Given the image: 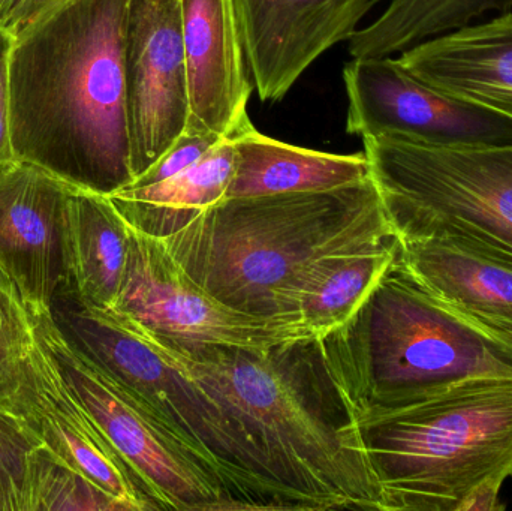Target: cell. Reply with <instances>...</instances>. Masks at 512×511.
<instances>
[{"mask_svg":"<svg viewBox=\"0 0 512 511\" xmlns=\"http://www.w3.org/2000/svg\"><path fill=\"white\" fill-rule=\"evenodd\" d=\"M511 479H512V477H511Z\"/></svg>","mask_w":512,"mask_h":511,"instance_id":"obj_30","label":"cell"},{"mask_svg":"<svg viewBox=\"0 0 512 511\" xmlns=\"http://www.w3.org/2000/svg\"><path fill=\"white\" fill-rule=\"evenodd\" d=\"M397 59L424 83L512 120V12L426 39Z\"/></svg>","mask_w":512,"mask_h":511,"instance_id":"obj_16","label":"cell"},{"mask_svg":"<svg viewBox=\"0 0 512 511\" xmlns=\"http://www.w3.org/2000/svg\"><path fill=\"white\" fill-rule=\"evenodd\" d=\"M399 239L331 252L300 282L295 309L319 336L343 326L393 266Z\"/></svg>","mask_w":512,"mask_h":511,"instance_id":"obj_21","label":"cell"},{"mask_svg":"<svg viewBox=\"0 0 512 511\" xmlns=\"http://www.w3.org/2000/svg\"><path fill=\"white\" fill-rule=\"evenodd\" d=\"M189 134L231 137L251 123L252 84L233 0H180Z\"/></svg>","mask_w":512,"mask_h":511,"instance_id":"obj_14","label":"cell"},{"mask_svg":"<svg viewBox=\"0 0 512 511\" xmlns=\"http://www.w3.org/2000/svg\"><path fill=\"white\" fill-rule=\"evenodd\" d=\"M222 138L209 134L185 132L149 170L137 177L128 186H149L171 179L191 168L203 159Z\"/></svg>","mask_w":512,"mask_h":511,"instance_id":"obj_26","label":"cell"},{"mask_svg":"<svg viewBox=\"0 0 512 511\" xmlns=\"http://www.w3.org/2000/svg\"><path fill=\"white\" fill-rule=\"evenodd\" d=\"M60 294L65 308L53 314L68 341L219 462L242 510H301L252 435L204 387L165 362L116 315Z\"/></svg>","mask_w":512,"mask_h":511,"instance_id":"obj_7","label":"cell"},{"mask_svg":"<svg viewBox=\"0 0 512 511\" xmlns=\"http://www.w3.org/2000/svg\"><path fill=\"white\" fill-rule=\"evenodd\" d=\"M355 419L385 511L501 510L512 477V380H475Z\"/></svg>","mask_w":512,"mask_h":511,"instance_id":"obj_4","label":"cell"},{"mask_svg":"<svg viewBox=\"0 0 512 511\" xmlns=\"http://www.w3.org/2000/svg\"><path fill=\"white\" fill-rule=\"evenodd\" d=\"M363 144L399 242L456 239L512 258V144L433 146L394 135Z\"/></svg>","mask_w":512,"mask_h":511,"instance_id":"obj_6","label":"cell"},{"mask_svg":"<svg viewBox=\"0 0 512 511\" xmlns=\"http://www.w3.org/2000/svg\"><path fill=\"white\" fill-rule=\"evenodd\" d=\"M256 92L279 102L325 51L349 41L379 0H233Z\"/></svg>","mask_w":512,"mask_h":511,"instance_id":"obj_12","label":"cell"},{"mask_svg":"<svg viewBox=\"0 0 512 511\" xmlns=\"http://www.w3.org/2000/svg\"><path fill=\"white\" fill-rule=\"evenodd\" d=\"M125 66L132 164L137 179L185 134L188 126V71L180 0H129Z\"/></svg>","mask_w":512,"mask_h":511,"instance_id":"obj_11","label":"cell"},{"mask_svg":"<svg viewBox=\"0 0 512 511\" xmlns=\"http://www.w3.org/2000/svg\"><path fill=\"white\" fill-rule=\"evenodd\" d=\"M36 333L87 413L146 486L159 510H242L225 468L68 341L53 312Z\"/></svg>","mask_w":512,"mask_h":511,"instance_id":"obj_8","label":"cell"},{"mask_svg":"<svg viewBox=\"0 0 512 511\" xmlns=\"http://www.w3.org/2000/svg\"><path fill=\"white\" fill-rule=\"evenodd\" d=\"M129 0H71L17 39L11 63L12 143L87 191L135 179L126 86Z\"/></svg>","mask_w":512,"mask_h":511,"instance_id":"obj_2","label":"cell"},{"mask_svg":"<svg viewBox=\"0 0 512 511\" xmlns=\"http://www.w3.org/2000/svg\"><path fill=\"white\" fill-rule=\"evenodd\" d=\"M129 225L107 195L71 189L63 212V293L86 308L110 311L125 278Z\"/></svg>","mask_w":512,"mask_h":511,"instance_id":"obj_18","label":"cell"},{"mask_svg":"<svg viewBox=\"0 0 512 511\" xmlns=\"http://www.w3.org/2000/svg\"><path fill=\"white\" fill-rule=\"evenodd\" d=\"M2 2H3V0H0V3H2Z\"/></svg>","mask_w":512,"mask_h":511,"instance_id":"obj_29","label":"cell"},{"mask_svg":"<svg viewBox=\"0 0 512 511\" xmlns=\"http://www.w3.org/2000/svg\"><path fill=\"white\" fill-rule=\"evenodd\" d=\"M41 443L26 419L0 411V511H23L27 462Z\"/></svg>","mask_w":512,"mask_h":511,"instance_id":"obj_25","label":"cell"},{"mask_svg":"<svg viewBox=\"0 0 512 511\" xmlns=\"http://www.w3.org/2000/svg\"><path fill=\"white\" fill-rule=\"evenodd\" d=\"M510 14L512 0H388L385 11L349 39L352 59L402 54L414 45L475 23L483 15Z\"/></svg>","mask_w":512,"mask_h":511,"instance_id":"obj_22","label":"cell"},{"mask_svg":"<svg viewBox=\"0 0 512 511\" xmlns=\"http://www.w3.org/2000/svg\"><path fill=\"white\" fill-rule=\"evenodd\" d=\"M230 138L236 168L227 198L333 191L370 179L364 152L336 155L292 146L261 134L252 122Z\"/></svg>","mask_w":512,"mask_h":511,"instance_id":"obj_19","label":"cell"},{"mask_svg":"<svg viewBox=\"0 0 512 511\" xmlns=\"http://www.w3.org/2000/svg\"><path fill=\"white\" fill-rule=\"evenodd\" d=\"M72 188L32 162L0 173V270L33 312H53L65 285L63 212Z\"/></svg>","mask_w":512,"mask_h":511,"instance_id":"obj_13","label":"cell"},{"mask_svg":"<svg viewBox=\"0 0 512 511\" xmlns=\"http://www.w3.org/2000/svg\"><path fill=\"white\" fill-rule=\"evenodd\" d=\"M42 350L35 312L0 270V411L30 420L41 405Z\"/></svg>","mask_w":512,"mask_h":511,"instance_id":"obj_23","label":"cell"},{"mask_svg":"<svg viewBox=\"0 0 512 511\" xmlns=\"http://www.w3.org/2000/svg\"><path fill=\"white\" fill-rule=\"evenodd\" d=\"M23 511H129L122 501L75 471L45 444L27 462Z\"/></svg>","mask_w":512,"mask_h":511,"instance_id":"obj_24","label":"cell"},{"mask_svg":"<svg viewBox=\"0 0 512 511\" xmlns=\"http://www.w3.org/2000/svg\"><path fill=\"white\" fill-rule=\"evenodd\" d=\"M397 236L372 176L333 191L227 198L161 239L210 294L259 317L300 315L298 287L331 252Z\"/></svg>","mask_w":512,"mask_h":511,"instance_id":"obj_3","label":"cell"},{"mask_svg":"<svg viewBox=\"0 0 512 511\" xmlns=\"http://www.w3.org/2000/svg\"><path fill=\"white\" fill-rule=\"evenodd\" d=\"M324 341L355 408L512 380V345L427 294L396 261Z\"/></svg>","mask_w":512,"mask_h":511,"instance_id":"obj_5","label":"cell"},{"mask_svg":"<svg viewBox=\"0 0 512 511\" xmlns=\"http://www.w3.org/2000/svg\"><path fill=\"white\" fill-rule=\"evenodd\" d=\"M17 39L0 23V173L17 164L12 143L11 63Z\"/></svg>","mask_w":512,"mask_h":511,"instance_id":"obj_27","label":"cell"},{"mask_svg":"<svg viewBox=\"0 0 512 511\" xmlns=\"http://www.w3.org/2000/svg\"><path fill=\"white\" fill-rule=\"evenodd\" d=\"M399 243L396 263L406 276L512 345V258L456 239Z\"/></svg>","mask_w":512,"mask_h":511,"instance_id":"obj_15","label":"cell"},{"mask_svg":"<svg viewBox=\"0 0 512 511\" xmlns=\"http://www.w3.org/2000/svg\"><path fill=\"white\" fill-rule=\"evenodd\" d=\"M343 83L349 135H394L448 147L512 144L511 119L424 83L393 56L352 59Z\"/></svg>","mask_w":512,"mask_h":511,"instance_id":"obj_10","label":"cell"},{"mask_svg":"<svg viewBox=\"0 0 512 511\" xmlns=\"http://www.w3.org/2000/svg\"><path fill=\"white\" fill-rule=\"evenodd\" d=\"M41 348V405L27 422L42 444L129 511L159 510L138 474L69 389L42 342Z\"/></svg>","mask_w":512,"mask_h":511,"instance_id":"obj_17","label":"cell"},{"mask_svg":"<svg viewBox=\"0 0 512 511\" xmlns=\"http://www.w3.org/2000/svg\"><path fill=\"white\" fill-rule=\"evenodd\" d=\"M234 168L233 138L225 137L183 173L156 185L126 186L107 197L132 228L164 239L227 198Z\"/></svg>","mask_w":512,"mask_h":511,"instance_id":"obj_20","label":"cell"},{"mask_svg":"<svg viewBox=\"0 0 512 511\" xmlns=\"http://www.w3.org/2000/svg\"><path fill=\"white\" fill-rule=\"evenodd\" d=\"M110 312L188 345L267 351L322 338L301 315L259 317L231 308L197 284L161 239L131 225L125 278Z\"/></svg>","mask_w":512,"mask_h":511,"instance_id":"obj_9","label":"cell"},{"mask_svg":"<svg viewBox=\"0 0 512 511\" xmlns=\"http://www.w3.org/2000/svg\"><path fill=\"white\" fill-rule=\"evenodd\" d=\"M114 315L252 435L301 511H385L354 402L324 338L267 351L188 345Z\"/></svg>","mask_w":512,"mask_h":511,"instance_id":"obj_1","label":"cell"},{"mask_svg":"<svg viewBox=\"0 0 512 511\" xmlns=\"http://www.w3.org/2000/svg\"><path fill=\"white\" fill-rule=\"evenodd\" d=\"M69 2L71 0H3L0 23L15 39H20Z\"/></svg>","mask_w":512,"mask_h":511,"instance_id":"obj_28","label":"cell"}]
</instances>
